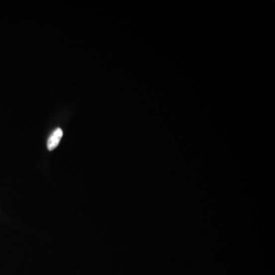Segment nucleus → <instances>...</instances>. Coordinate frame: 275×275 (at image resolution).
Segmentation results:
<instances>
[{
    "label": "nucleus",
    "mask_w": 275,
    "mask_h": 275,
    "mask_svg": "<svg viewBox=\"0 0 275 275\" xmlns=\"http://www.w3.org/2000/svg\"><path fill=\"white\" fill-rule=\"evenodd\" d=\"M63 135L64 133H63L62 129L60 128H58L53 132L48 140V150L52 151L56 149L62 139Z\"/></svg>",
    "instance_id": "nucleus-1"
}]
</instances>
